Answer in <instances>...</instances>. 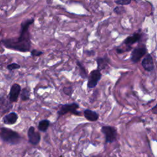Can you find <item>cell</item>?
<instances>
[{
    "label": "cell",
    "mask_w": 157,
    "mask_h": 157,
    "mask_svg": "<svg viewBox=\"0 0 157 157\" xmlns=\"http://www.w3.org/2000/svg\"><path fill=\"white\" fill-rule=\"evenodd\" d=\"M101 73L98 69H94L91 71L89 76L88 77V87L89 88H94L101 79Z\"/></svg>",
    "instance_id": "6"
},
{
    "label": "cell",
    "mask_w": 157,
    "mask_h": 157,
    "mask_svg": "<svg viewBox=\"0 0 157 157\" xmlns=\"http://www.w3.org/2000/svg\"><path fill=\"white\" fill-rule=\"evenodd\" d=\"M134 1H136V2H138V1H139V0H134Z\"/></svg>",
    "instance_id": "26"
},
{
    "label": "cell",
    "mask_w": 157,
    "mask_h": 157,
    "mask_svg": "<svg viewBox=\"0 0 157 157\" xmlns=\"http://www.w3.org/2000/svg\"><path fill=\"white\" fill-rule=\"evenodd\" d=\"M147 52V48L145 45H139L135 48L133 49V50L131 52V59L134 63H138L140 59L144 56Z\"/></svg>",
    "instance_id": "3"
},
{
    "label": "cell",
    "mask_w": 157,
    "mask_h": 157,
    "mask_svg": "<svg viewBox=\"0 0 157 157\" xmlns=\"http://www.w3.org/2000/svg\"><path fill=\"white\" fill-rule=\"evenodd\" d=\"M0 136L4 141L11 144H17L20 140V136L17 132L5 128H1Z\"/></svg>",
    "instance_id": "2"
},
{
    "label": "cell",
    "mask_w": 157,
    "mask_h": 157,
    "mask_svg": "<svg viewBox=\"0 0 157 157\" xmlns=\"http://www.w3.org/2000/svg\"><path fill=\"white\" fill-rule=\"evenodd\" d=\"M18 119V116L16 113L12 112L4 116L3 118V122L5 124H12L15 123Z\"/></svg>",
    "instance_id": "11"
},
{
    "label": "cell",
    "mask_w": 157,
    "mask_h": 157,
    "mask_svg": "<svg viewBox=\"0 0 157 157\" xmlns=\"http://www.w3.org/2000/svg\"><path fill=\"white\" fill-rule=\"evenodd\" d=\"M34 18L23 21L21 24L20 36L18 38H12L2 40L6 47L22 52H29L31 48V37L29 27L34 23Z\"/></svg>",
    "instance_id": "1"
},
{
    "label": "cell",
    "mask_w": 157,
    "mask_h": 157,
    "mask_svg": "<svg viewBox=\"0 0 157 157\" xmlns=\"http://www.w3.org/2000/svg\"><path fill=\"white\" fill-rule=\"evenodd\" d=\"M97 65H98V69L99 71H101L104 69L108 65L109 63V59L105 56L103 58H98L96 59Z\"/></svg>",
    "instance_id": "13"
},
{
    "label": "cell",
    "mask_w": 157,
    "mask_h": 157,
    "mask_svg": "<svg viewBox=\"0 0 157 157\" xmlns=\"http://www.w3.org/2000/svg\"><path fill=\"white\" fill-rule=\"evenodd\" d=\"M113 11L115 13H116L117 14H121L124 11V9L123 7H115L113 9Z\"/></svg>",
    "instance_id": "22"
},
{
    "label": "cell",
    "mask_w": 157,
    "mask_h": 157,
    "mask_svg": "<svg viewBox=\"0 0 157 157\" xmlns=\"http://www.w3.org/2000/svg\"><path fill=\"white\" fill-rule=\"evenodd\" d=\"M28 136L29 138V141L31 144L33 145H37L40 139V136L39 132H36L34 127L31 126L29 128L28 131Z\"/></svg>",
    "instance_id": "8"
},
{
    "label": "cell",
    "mask_w": 157,
    "mask_h": 157,
    "mask_svg": "<svg viewBox=\"0 0 157 157\" xmlns=\"http://www.w3.org/2000/svg\"><path fill=\"white\" fill-rule=\"evenodd\" d=\"M142 66L147 71H152L154 69V63L153 58L150 54H147L142 61Z\"/></svg>",
    "instance_id": "9"
},
{
    "label": "cell",
    "mask_w": 157,
    "mask_h": 157,
    "mask_svg": "<svg viewBox=\"0 0 157 157\" xmlns=\"http://www.w3.org/2000/svg\"><path fill=\"white\" fill-rule=\"evenodd\" d=\"M140 38L141 34L140 33H134L133 35L127 37L123 43L127 46H131V45L138 42Z\"/></svg>",
    "instance_id": "10"
},
{
    "label": "cell",
    "mask_w": 157,
    "mask_h": 157,
    "mask_svg": "<svg viewBox=\"0 0 157 157\" xmlns=\"http://www.w3.org/2000/svg\"><path fill=\"white\" fill-rule=\"evenodd\" d=\"M20 98L23 101H26L29 98V91L26 89L24 88L20 94Z\"/></svg>",
    "instance_id": "16"
},
{
    "label": "cell",
    "mask_w": 157,
    "mask_h": 157,
    "mask_svg": "<svg viewBox=\"0 0 157 157\" xmlns=\"http://www.w3.org/2000/svg\"><path fill=\"white\" fill-rule=\"evenodd\" d=\"M77 65L78 66V67L80 69V74L81 77L82 78H86L87 77V74H86V72L85 71V68L83 67V66L78 61H77Z\"/></svg>",
    "instance_id": "17"
},
{
    "label": "cell",
    "mask_w": 157,
    "mask_h": 157,
    "mask_svg": "<svg viewBox=\"0 0 157 157\" xmlns=\"http://www.w3.org/2000/svg\"><path fill=\"white\" fill-rule=\"evenodd\" d=\"M11 102H8L6 99L1 98L0 99V110L2 112L8 111L11 107Z\"/></svg>",
    "instance_id": "14"
},
{
    "label": "cell",
    "mask_w": 157,
    "mask_h": 157,
    "mask_svg": "<svg viewBox=\"0 0 157 157\" xmlns=\"http://www.w3.org/2000/svg\"><path fill=\"white\" fill-rule=\"evenodd\" d=\"M49 124H50L49 121H48L47 120H42L39 123L38 128L40 131L44 132L48 129V128L49 126Z\"/></svg>",
    "instance_id": "15"
},
{
    "label": "cell",
    "mask_w": 157,
    "mask_h": 157,
    "mask_svg": "<svg viewBox=\"0 0 157 157\" xmlns=\"http://www.w3.org/2000/svg\"><path fill=\"white\" fill-rule=\"evenodd\" d=\"M21 91V86L17 84L14 83L10 88V90L9 94V100L11 102H16L20 95Z\"/></svg>",
    "instance_id": "7"
},
{
    "label": "cell",
    "mask_w": 157,
    "mask_h": 157,
    "mask_svg": "<svg viewBox=\"0 0 157 157\" xmlns=\"http://www.w3.org/2000/svg\"><path fill=\"white\" fill-rule=\"evenodd\" d=\"M101 131L105 136V142L112 143L116 140L117 132L116 128L110 126H104L101 128Z\"/></svg>",
    "instance_id": "4"
},
{
    "label": "cell",
    "mask_w": 157,
    "mask_h": 157,
    "mask_svg": "<svg viewBox=\"0 0 157 157\" xmlns=\"http://www.w3.org/2000/svg\"><path fill=\"white\" fill-rule=\"evenodd\" d=\"M63 91H64V93L66 95L70 96V95L72 94L73 91H72V87L69 86V87H64V88H63Z\"/></svg>",
    "instance_id": "20"
},
{
    "label": "cell",
    "mask_w": 157,
    "mask_h": 157,
    "mask_svg": "<svg viewBox=\"0 0 157 157\" xmlns=\"http://www.w3.org/2000/svg\"><path fill=\"white\" fill-rule=\"evenodd\" d=\"M43 54V52L37 50H33L31 52V55L33 56H40Z\"/></svg>",
    "instance_id": "21"
},
{
    "label": "cell",
    "mask_w": 157,
    "mask_h": 157,
    "mask_svg": "<svg viewBox=\"0 0 157 157\" xmlns=\"http://www.w3.org/2000/svg\"><path fill=\"white\" fill-rule=\"evenodd\" d=\"M151 112L154 114H157V104L151 109Z\"/></svg>",
    "instance_id": "23"
},
{
    "label": "cell",
    "mask_w": 157,
    "mask_h": 157,
    "mask_svg": "<svg viewBox=\"0 0 157 157\" xmlns=\"http://www.w3.org/2000/svg\"><path fill=\"white\" fill-rule=\"evenodd\" d=\"M116 51H117V52L118 53H123V52H125L123 49H122V48H117Z\"/></svg>",
    "instance_id": "24"
},
{
    "label": "cell",
    "mask_w": 157,
    "mask_h": 157,
    "mask_svg": "<svg viewBox=\"0 0 157 157\" xmlns=\"http://www.w3.org/2000/svg\"><path fill=\"white\" fill-rule=\"evenodd\" d=\"M115 2L118 5L121 6H124V5H128L131 2L132 0H114Z\"/></svg>",
    "instance_id": "19"
},
{
    "label": "cell",
    "mask_w": 157,
    "mask_h": 157,
    "mask_svg": "<svg viewBox=\"0 0 157 157\" xmlns=\"http://www.w3.org/2000/svg\"><path fill=\"white\" fill-rule=\"evenodd\" d=\"M85 117L90 121H95L99 118V115L94 111H92L89 109H86L83 112Z\"/></svg>",
    "instance_id": "12"
},
{
    "label": "cell",
    "mask_w": 157,
    "mask_h": 157,
    "mask_svg": "<svg viewBox=\"0 0 157 157\" xmlns=\"http://www.w3.org/2000/svg\"><path fill=\"white\" fill-rule=\"evenodd\" d=\"M20 68V66L17 63H12V64H8L7 66V69L8 70H9L10 71H12L13 70H15V69H19Z\"/></svg>",
    "instance_id": "18"
},
{
    "label": "cell",
    "mask_w": 157,
    "mask_h": 157,
    "mask_svg": "<svg viewBox=\"0 0 157 157\" xmlns=\"http://www.w3.org/2000/svg\"><path fill=\"white\" fill-rule=\"evenodd\" d=\"M86 53L88 56H92V55H94V52L93 51H86Z\"/></svg>",
    "instance_id": "25"
},
{
    "label": "cell",
    "mask_w": 157,
    "mask_h": 157,
    "mask_svg": "<svg viewBox=\"0 0 157 157\" xmlns=\"http://www.w3.org/2000/svg\"><path fill=\"white\" fill-rule=\"evenodd\" d=\"M78 107H79L78 105L76 103L61 105L58 111V114L59 115H63L68 112H71L75 115H80V112L77 110V109L78 108Z\"/></svg>",
    "instance_id": "5"
}]
</instances>
